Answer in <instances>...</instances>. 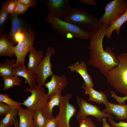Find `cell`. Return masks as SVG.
Returning a JSON list of instances; mask_svg holds the SVG:
<instances>
[{
  "mask_svg": "<svg viewBox=\"0 0 127 127\" xmlns=\"http://www.w3.org/2000/svg\"><path fill=\"white\" fill-rule=\"evenodd\" d=\"M109 25L102 24L97 29L90 31L91 37L88 48L90 58L87 64L98 70L107 77L108 74L119 65L115 54L109 47L104 50L103 41Z\"/></svg>",
  "mask_w": 127,
  "mask_h": 127,
  "instance_id": "1",
  "label": "cell"
},
{
  "mask_svg": "<svg viewBox=\"0 0 127 127\" xmlns=\"http://www.w3.org/2000/svg\"><path fill=\"white\" fill-rule=\"evenodd\" d=\"M46 21L51 26L54 32L67 36L68 39L74 37L80 39L90 38L91 32L80 27L60 20L48 14Z\"/></svg>",
  "mask_w": 127,
  "mask_h": 127,
  "instance_id": "2",
  "label": "cell"
},
{
  "mask_svg": "<svg viewBox=\"0 0 127 127\" xmlns=\"http://www.w3.org/2000/svg\"><path fill=\"white\" fill-rule=\"evenodd\" d=\"M119 65L108 74L107 82L116 90L127 95V53L117 56Z\"/></svg>",
  "mask_w": 127,
  "mask_h": 127,
  "instance_id": "3",
  "label": "cell"
},
{
  "mask_svg": "<svg viewBox=\"0 0 127 127\" xmlns=\"http://www.w3.org/2000/svg\"><path fill=\"white\" fill-rule=\"evenodd\" d=\"M64 20L90 31L95 30L103 24L100 19L84 10L72 8Z\"/></svg>",
  "mask_w": 127,
  "mask_h": 127,
  "instance_id": "4",
  "label": "cell"
},
{
  "mask_svg": "<svg viewBox=\"0 0 127 127\" xmlns=\"http://www.w3.org/2000/svg\"><path fill=\"white\" fill-rule=\"evenodd\" d=\"M43 86L37 84L33 87L25 88L24 91L28 92L31 94L21 103V104L33 111L42 110L49 99V96L45 92Z\"/></svg>",
  "mask_w": 127,
  "mask_h": 127,
  "instance_id": "5",
  "label": "cell"
},
{
  "mask_svg": "<svg viewBox=\"0 0 127 127\" xmlns=\"http://www.w3.org/2000/svg\"><path fill=\"white\" fill-rule=\"evenodd\" d=\"M76 99L79 109L76 112L75 117L79 123L84 121L89 115L95 117L100 121L104 117L108 118H114L111 115L101 111L99 107L88 103L78 96H76Z\"/></svg>",
  "mask_w": 127,
  "mask_h": 127,
  "instance_id": "6",
  "label": "cell"
},
{
  "mask_svg": "<svg viewBox=\"0 0 127 127\" xmlns=\"http://www.w3.org/2000/svg\"><path fill=\"white\" fill-rule=\"evenodd\" d=\"M127 10V0H113L106 5L104 13L100 18L103 24L109 25L123 15Z\"/></svg>",
  "mask_w": 127,
  "mask_h": 127,
  "instance_id": "7",
  "label": "cell"
},
{
  "mask_svg": "<svg viewBox=\"0 0 127 127\" xmlns=\"http://www.w3.org/2000/svg\"><path fill=\"white\" fill-rule=\"evenodd\" d=\"M35 33L32 29L29 28L26 32L24 39L15 46V51L16 61L14 68L25 65V59L27 53L33 48Z\"/></svg>",
  "mask_w": 127,
  "mask_h": 127,
  "instance_id": "8",
  "label": "cell"
},
{
  "mask_svg": "<svg viewBox=\"0 0 127 127\" xmlns=\"http://www.w3.org/2000/svg\"><path fill=\"white\" fill-rule=\"evenodd\" d=\"M72 95L70 93L62 96L59 106V111L56 117L58 127H70L69 121L76 112L77 109L73 105L69 103Z\"/></svg>",
  "mask_w": 127,
  "mask_h": 127,
  "instance_id": "9",
  "label": "cell"
},
{
  "mask_svg": "<svg viewBox=\"0 0 127 127\" xmlns=\"http://www.w3.org/2000/svg\"><path fill=\"white\" fill-rule=\"evenodd\" d=\"M56 52L55 49L52 46H49L47 48L45 56L38 65L36 71V81L38 84L44 85L48 78L54 74L52 70V65L50 58Z\"/></svg>",
  "mask_w": 127,
  "mask_h": 127,
  "instance_id": "10",
  "label": "cell"
},
{
  "mask_svg": "<svg viewBox=\"0 0 127 127\" xmlns=\"http://www.w3.org/2000/svg\"><path fill=\"white\" fill-rule=\"evenodd\" d=\"M47 6L50 14L63 20L72 8L68 0H42Z\"/></svg>",
  "mask_w": 127,
  "mask_h": 127,
  "instance_id": "11",
  "label": "cell"
},
{
  "mask_svg": "<svg viewBox=\"0 0 127 127\" xmlns=\"http://www.w3.org/2000/svg\"><path fill=\"white\" fill-rule=\"evenodd\" d=\"M51 76V80L44 85L48 89V94L49 95L53 93H61L68 83L67 77L64 74L59 76L54 74Z\"/></svg>",
  "mask_w": 127,
  "mask_h": 127,
  "instance_id": "12",
  "label": "cell"
},
{
  "mask_svg": "<svg viewBox=\"0 0 127 127\" xmlns=\"http://www.w3.org/2000/svg\"><path fill=\"white\" fill-rule=\"evenodd\" d=\"M67 67L71 72L75 71L81 76L84 83L83 84L92 87H94L92 78L88 72L87 65L83 61H77L74 64L69 65Z\"/></svg>",
  "mask_w": 127,
  "mask_h": 127,
  "instance_id": "13",
  "label": "cell"
},
{
  "mask_svg": "<svg viewBox=\"0 0 127 127\" xmlns=\"http://www.w3.org/2000/svg\"><path fill=\"white\" fill-rule=\"evenodd\" d=\"M104 104L106 107L102 110L103 111L110 115L113 114L116 116L115 118L117 119L127 120V104H117L108 101Z\"/></svg>",
  "mask_w": 127,
  "mask_h": 127,
  "instance_id": "14",
  "label": "cell"
},
{
  "mask_svg": "<svg viewBox=\"0 0 127 127\" xmlns=\"http://www.w3.org/2000/svg\"><path fill=\"white\" fill-rule=\"evenodd\" d=\"M0 56H4L12 57L16 56L14 45L8 37V34L0 32Z\"/></svg>",
  "mask_w": 127,
  "mask_h": 127,
  "instance_id": "15",
  "label": "cell"
},
{
  "mask_svg": "<svg viewBox=\"0 0 127 127\" xmlns=\"http://www.w3.org/2000/svg\"><path fill=\"white\" fill-rule=\"evenodd\" d=\"M13 75L23 77L30 87H33L36 84V72L28 70L25 65L19 66L14 68Z\"/></svg>",
  "mask_w": 127,
  "mask_h": 127,
  "instance_id": "16",
  "label": "cell"
},
{
  "mask_svg": "<svg viewBox=\"0 0 127 127\" xmlns=\"http://www.w3.org/2000/svg\"><path fill=\"white\" fill-rule=\"evenodd\" d=\"M49 99L46 103L42 112L47 119L54 118L52 114L53 109L56 106H59L61 93H53L49 95Z\"/></svg>",
  "mask_w": 127,
  "mask_h": 127,
  "instance_id": "17",
  "label": "cell"
},
{
  "mask_svg": "<svg viewBox=\"0 0 127 127\" xmlns=\"http://www.w3.org/2000/svg\"><path fill=\"white\" fill-rule=\"evenodd\" d=\"M82 87L85 90V94L89 95L88 101L95 102L97 103L104 104L108 101L107 95L104 92L97 91L93 87L83 85Z\"/></svg>",
  "mask_w": 127,
  "mask_h": 127,
  "instance_id": "18",
  "label": "cell"
},
{
  "mask_svg": "<svg viewBox=\"0 0 127 127\" xmlns=\"http://www.w3.org/2000/svg\"><path fill=\"white\" fill-rule=\"evenodd\" d=\"M29 53L27 67L28 70L36 72L37 67L44 58L43 51L42 50H36L33 47Z\"/></svg>",
  "mask_w": 127,
  "mask_h": 127,
  "instance_id": "19",
  "label": "cell"
},
{
  "mask_svg": "<svg viewBox=\"0 0 127 127\" xmlns=\"http://www.w3.org/2000/svg\"><path fill=\"white\" fill-rule=\"evenodd\" d=\"M33 111L27 108H23L21 106L18 109L19 117V127H34Z\"/></svg>",
  "mask_w": 127,
  "mask_h": 127,
  "instance_id": "20",
  "label": "cell"
},
{
  "mask_svg": "<svg viewBox=\"0 0 127 127\" xmlns=\"http://www.w3.org/2000/svg\"><path fill=\"white\" fill-rule=\"evenodd\" d=\"M10 15L11 26L8 35L9 38L14 44V39L15 34L18 32L27 29L22 20L19 18V15L14 14Z\"/></svg>",
  "mask_w": 127,
  "mask_h": 127,
  "instance_id": "21",
  "label": "cell"
},
{
  "mask_svg": "<svg viewBox=\"0 0 127 127\" xmlns=\"http://www.w3.org/2000/svg\"><path fill=\"white\" fill-rule=\"evenodd\" d=\"M127 21V10L123 15L109 25L106 30L105 36L110 39L112 32L115 30V32L118 36L120 33V29L121 26Z\"/></svg>",
  "mask_w": 127,
  "mask_h": 127,
  "instance_id": "22",
  "label": "cell"
},
{
  "mask_svg": "<svg viewBox=\"0 0 127 127\" xmlns=\"http://www.w3.org/2000/svg\"><path fill=\"white\" fill-rule=\"evenodd\" d=\"M16 61V59H7L3 63H0V76L3 77L13 75L14 65Z\"/></svg>",
  "mask_w": 127,
  "mask_h": 127,
  "instance_id": "23",
  "label": "cell"
},
{
  "mask_svg": "<svg viewBox=\"0 0 127 127\" xmlns=\"http://www.w3.org/2000/svg\"><path fill=\"white\" fill-rule=\"evenodd\" d=\"M18 109L12 108L2 118L0 122H2L6 127H12L15 124V117L18 115Z\"/></svg>",
  "mask_w": 127,
  "mask_h": 127,
  "instance_id": "24",
  "label": "cell"
},
{
  "mask_svg": "<svg viewBox=\"0 0 127 127\" xmlns=\"http://www.w3.org/2000/svg\"><path fill=\"white\" fill-rule=\"evenodd\" d=\"M32 117L34 127H44L47 118L41 110L33 111Z\"/></svg>",
  "mask_w": 127,
  "mask_h": 127,
  "instance_id": "25",
  "label": "cell"
},
{
  "mask_svg": "<svg viewBox=\"0 0 127 127\" xmlns=\"http://www.w3.org/2000/svg\"><path fill=\"white\" fill-rule=\"evenodd\" d=\"M4 83L3 90H7L15 86H20L21 80L19 76L13 75L12 76L3 77Z\"/></svg>",
  "mask_w": 127,
  "mask_h": 127,
  "instance_id": "26",
  "label": "cell"
},
{
  "mask_svg": "<svg viewBox=\"0 0 127 127\" xmlns=\"http://www.w3.org/2000/svg\"><path fill=\"white\" fill-rule=\"evenodd\" d=\"M0 102L5 103L12 108L18 109L21 106V103L17 102L11 99L7 93L0 94Z\"/></svg>",
  "mask_w": 127,
  "mask_h": 127,
  "instance_id": "27",
  "label": "cell"
},
{
  "mask_svg": "<svg viewBox=\"0 0 127 127\" xmlns=\"http://www.w3.org/2000/svg\"><path fill=\"white\" fill-rule=\"evenodd\" d=\"M17 2V0H7L2 5L1 10L5 11L10 14H12L15 10Z\"/></svg>",
  "mask_w": 127,
  "mask_h": 127,
  "instance_id": "28",
  "label": "cell"
},
{
  "mask_svg": "<svg viewBox=\"0 0 127 127\" xmlns=\"http://www.w3.org/2000/svg\"><path fill=\"white\" fill-rule=\"evenodd\" d=\"M16 6L14 13L13 14L19 15L24 14L27 10L29 6L26 5L17 1Z\"/></svg>",
  "mask_w": 127,
  "mask_h": 127,
  "instance_id": "29",
  "label": "cell"
},
{
  "mask_svg": "<svg viewBox=\"0 0 127 127\" xmlns=\"http://www.w3.org/2000/svg\"><path fill=\"white\" fill-rule=\"evenodd\" d=\"M9 13L1 10L0 12V27L2 28L7 23L9 18Z\"/></svg>",
  "mask_w": 127,
  "mask_h": 127,
  "instance_id": "30",
  "label": "cell"
},
{
  "mask_svg": "<svg viewBox=\"0 0 127 127\" xmlns=\"http://www.w3.org/2000/svg\"><path fill=\"white\" fill-rule=\"evenodd\" d=\"M28 30H25L20 31L15 35L14 39V45L18 44L22 41L24 39L25 33Z\"/></svg>",
  "mask_w": 127,
  "mask_h": 127,
  "instance_id": "31",
  "label": "cell"
},
{
  "mask_svg": "<svg viewBox=\"0 0 127 127\" xmlns=\"http://www.w3.org/2000/svg\"><path fill=\"white\" fill-rule=\"evenodd\" d=\"M11 108L10 106L7 104L0 102V116H2L5 115Z\"/></svg>",
  "mask_w": 127,
  "mask_h": 127,
  "instance_id": "32",
  "label": "cell"
},
{
  "mask_svg": "<svg viewBox=\"0 0 127 127\" xmlns=\"http://www.w3.org/2000/svg\"><path fill=\"white\" fill-rule=\"evenodd\" d=\"M44 127H58L57 117L52 119H47Z\"/></svg>",
  "mask_w": 127,
  "mask_h": 127,
  "instance_id": "33",
  "label": "cell"
},
{
  "mask_svg": "<svg viewBox=\"0 0 127 127\" xmlns=\"http://www.w3.org/2000/svg\"><path fill=\"white\" fill-rule=\"evenodd\" d=\"M108 121L113 127H127V122L119 121L116 122L113 118H109Z\"/></svg>",
  "mask_w": 127,
  "mask_h": 127,
  "instance_id": "34",
  "label": "cell"
},
{
  "mask_svg": "<svg viewBox=\"0 0 127 127\" xmlns=\"http://www.w3.org/2000/svg\"><path fill=\"white\" fill-rule=\"evenodd\" d=\"M24 4L30 7H35L37 3L36 0H17Z\"/></svg>",
  "mask_w": 127,
  "mask_h": 127,
  "instance_id": "35",
  "label": "cell"
},
{
  "mask_svg": "<svg viewBox=\"0 0 127 127\" xmlns=\"http://www.w3.org/2000/svg\"><path fill=\"white\" fill-rule=\"evenodd\" d=\"M87 127H97L92 119L90 118L87 117L84 121Z\"/></svg>",
  "mask_w": 127,
  "mask_h": 127,
  "instance_id": "36",
  "label": "cell"
},
{
  "mask_svg": "<svg viewBox=\"0 0 127 127\" xmlns=\"http://www.w3.org/2000/svg\"><path fill=\"white\" fill-rule=\"evenodd\" d=\"M80 1L85 4L91 5L94 6L96 5V0H80Z\"/></svg>",
  "mask_w": 127,
  "mask_h": 127,
  "instance_id": "37",
  "label": "cell"
},
{
  "mask_svg": "<svg viewBox=\"0 0 127 127\" xmlns=\"http://www.w3.org/2000/svg\"><path fill=\"white\" fill-rule=\"evenodd\" d=\"M102 124L101 127H111L107 122V118L104 117L102 120Z\"/></svg>",
  "mask_w": 127,
  "mask_h": 127,
  "instance_id": "38",
  "label": "cell"
},
{
  "mask_svg": "<svg viewBox=\"0 0 127 127\" xmlns=\"http://www.w3.org/2000/svg\"><path fill=\"white\" fill-rule=\"evenodd\" d=\"M127 99V95L123 97H119L118 98V100L119 102L121 103H124L125 101Z\"/></svg>",
  "mask_w": 127,
  "mask_h": 127,
  "instance_id": "39",
  "label": "cell"
},
{
  "mask_svg": "<svg viewBox=\"0 0 127 127\" xmlns=\"http://www.w3.org/2000/svg\"><path fill=\"white\" fill-rule=\"evenodd\" d=\"M79 123V127H87L86 124L84 121H82Z\"/></svg>",
  "mask_w": 127,
  "mask_h": 127,
  "instance_id": "40",
  "label": "cell"
},
{
  "mask_svg": "<svg viewBox=\"0 0 127 127\" xmlns=\"http://www.w3.org/2000/svg\"><path fill=\"white\" fill-rule=\"evenodd\" d=\"M19 120H16L13 127H19Z\"/></svg>",
  "mask_w": 127,
  "mask_h": 127,
  "instance_id": "41",
  "label": "cell"
},
{
  "mask_svg": "<svg viewBox=\"0 0 127 127\" xmlns=\"http://www.w3.org/2000/svg\"><path fill=\"white\" fill-rule=\"evenodd\" d=\"M0 127H6L2 122H0Z\"/></svg>",
  "mask_w": 127,
  "mask_h": 127,
  "instance_id": "42",
  "label": "cell"
}]
</instances>
